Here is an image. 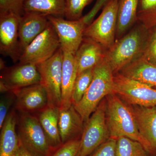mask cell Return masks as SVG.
Instances as JSON below:
<instances>
[{
  "label": "cell",
  "mask_w": 156,
  "mask_h": 156,
  "mask_svg": "<svg viewBox=\"0 0 156 156\" xmlns=\"http://www.w3.org/2000/svg\"><path fill=\"white\" fill-rule=\"evenodd\" d=\"M149 29L137 21L131 30L107 50L105 59L114 74L142 56L147 39Z\"/></svg>",
  "instance_id": "cell-1"
},
{
  "label": "cell",
  "mask_w": 156,
  "mask_h": 156,
  "mask_svg": "<svg viewBox=\"0 0 156 156\" xmlns=\"http://www.w3.org/2000/svg\"><path fill=\"white\" fill-rule=\"evenodd\" d=\"M106 100V122L110 137L117 139L126 136L138 141L146 150V143L140 133L133 108L113 93Z\"/></svg>",
  "instance_id": "cell-2"
},
{
  "label": "cell",
  "mask_w": 156,
  "mask_h": 156,
  "mask_svg": "<svg viewBox=\"0 0 156 156\" xmlns=\"http://www.w3.org/2000/svg\"><path fill=\"white\" fill-rule=\"evenodd\" d=\"M114 93V73L105 59L94 68L92 82L80 101L74 105L86 122L104 98Z\"/></svg>",
  "instance_id": "cell-3"
},
{
  "label": "cell",
  "mask_w": 156,
  "mask_h": 156,
  "mask_svg": "<svg viewBox=\"0 0 156 156\" xmlns=\"http://www.w3.org/2000/svg\"><path fill=\"white\" fill-rule=\"evenodd\" d=\"M20 142L35 156H51L55 150L51 147L37 116L20 113L17 120Z\"/></svg>",
  "instance_id": "cell-4"
},
{
  "label": "cell",
  "mask_w": 156,
  "mask_h": 156,
  "mask_svg": "<svg viewBox=\"0 0 156 156\" xmlns=\"http://www.w3.org/2000/svg\"><path fill=\"white\" fill-rule=\"evenodd\" d=\"M106 101L103 100L85 123L77 156H89L110 138L106 118Z\"/></svg>",
  "instance_id": "cell-5"
},
{
  "label": "cell",
  "mask_w": 156,
  "mask_h": 156,
  "mask_svg": "<svg viewBox=\"0 0 156 156\" xmlns=\"http://www.w3.org/2000/svg\"><path fill=\"white\" fill-rule=\"evenodd\" d=\"M119 2V0H109L99 17L84 30V37L99 43L107 50L115 42Z\"/></svg>",
  "instance_id": "cell-6"
},
{
  "label": "cell",
  "mask_w": 156,
  "mask_h": 156,
  "mask_svg": "<svg viewBox=\"0 0 156 156\" xmlns=\"http://www.w3.org/2000/svg\"><path fill=\"white\" fill-rule=\"evenodd\" d=\"M63 51L61 48L47 61L37 65L41 83L48 99V105L60 108L62 99V81Z\"/></svg>",
  "instance_id": "cell-7"
},
{
  "label": "cell",
  "mask_w": 156,
  "mask_h": 156,
  "mask_svg": "<svg viewBox=\"0 0 156 156\" xmlns=\"http://www.w3.org/2000/svg\"><path fill=\"white\" fill-rule=\"evenodd\" d=\"M114 93L130 104L142 107L156 106V89L119 73L114 74Z\"/></svg>",
  "instance_id": "cell-8"
},
{
  "label": "cell",
  "mask_w": 156,
  "mask_h": 156,
  "mask_svg": "<svg viewBox=\"0 0 156 156\" xmlns=\"http://www.w3.org/2000/svg\"><path fill=\"white\" fill-rule=\"evenodd\" d=\"M60 46L57 33L49 21L44 30L23 51L19 62L36 65L42 63L51 58Z\"/></svg>",
  "instance_id": "cell-9"
},
{
  "label": "cell",
  "mask_w": 156,
  "mask_h": 156,
  "mask_svg": "<svg viewBox=\"0 0 156 156\" xmlns=\"http://www.w3.org/2000/svg\"><path fill=\"white\" fill-rule=\"evenodd\" d=\"M41 76L37 65L20 63L2 70L0 89L2 93L40 83Z\"/></svg>",
  "instance_id": "cell-10"
},
{
  "label": "cell",
  "mask_w": 156,
  "mask_h": 156,
  "mask_svg": "<svg viewBox=\"0 0 156 156\" xmlns=\"http://www.w3.org/2000/svg\"><path fill=\"white\" fill-rule=\"evenodd\" d=\"M56 30L63 52L75 55L84 37L87 25L83 17L78 20L65 19L63 17L48 16Z\"/></svg>",
  "instance_id": "cell-11"
},
{
  "label": "cell",
  "mask_w": 156,
  "mask_h": 156,
  "mask_svg": "<svg viewBox=\"0 0 156 156\" xmlns=\"http://www.w3.org/2000/svg\"><path fill=\"white\" fill-rule=\"evenodd\" d=\"M20 17L13 13L0 14V52L14 62L19 61L21 55L18 37Z\"/></svg>",
  "instance_id": "cell-12"
},
{
  "label": "cell",
  "mask_w": 156,
  "mask_h": 156,
  "mask_svg": "<svg viewBox=\"0 0 156 156\" xmlns=\"http://www.w3.org/2000/svg\"><path fill=\"white\" fill-rule=\"evenodd\" d=\"M15 95L14 109L20 113H38L48 105L47 92L41 83L21 88L13 92Z\"/></svg>",
  "instance_id": "cell-13"
},
{
  "label": "cell",
  "mask_w": 156,
  "mask_h": 156,
  "mask_svg": "<svg viewBox=\"0 0 156 156\" xmlns=\"http://www.w3.org/2000/svg\"><path fill=\"white\" fill-rule=\"evenodd\" d=\"M49 22L47 15L38 12L25 11L20 16L18 37L21 54L31 42L44 30Z\"/></svg>",
  "instance_id": "cell-14"
},
{
  "label": "cell",
  "mask_w": 156,
  "mask_h": 156,
  "mask_svg": "<svg viewBox=\"0 0 156 156\" xmlns=\"http://www.w3.org/2000/svg\"><path fill=\"white\" fill-rule=\"evenodd\" d=\"M138 130L146 143V151L156 153V106L133 108Z\"/></svg>",
  "instance_id": "cell-15"
},
{
  "label": "cell",
  "mask_w": 156,
  "mask_h": 156,
  "mask_svg": "<svg viewBox=\"0 0 156 156\" xmlns=\"http://www.w3.org/2000/svg\"><path fill=\"white\" fill-rule=\"evenodd\" d=\"M107 50L99 43L84 37L75 57L78 74L86 70L94 68L103 61Z\"/></svg>",
  "instance_id": "cell-16"
},
{
  "label": "cell",
  "mask_w": 156,
  "mask_h": 156,
  "mask_svg": "<svg viewBox=\"0 0 156 156\" xmlns=\"http://www.w3.org/2000/svg\"><path fill=\"white\" fill-rule=\"evenodd\" d=\"M84 122L72 105L69 107L59 108L58 129L62 144L73 140L80 139Z\"/></svg>",
  "instance_id": "cell-17"
},
{
  "label": "cell",
  "mask_w": 156,
  "mask_h": 156,
  "mask_svg": "<svg viewBox=\"0 0 156 156\" xmlns=\"http://www.w3.org/2000/svg\"><path fill=\"white\" fill-rule=\"evenodd\" d=\"M118 73L153 88L156 87V66L149 62L142 56L126 66Z\"/></svg>",
  "instance_id": "cell-18"
},
{
  "label": "cell",
  "mask_w": 156,
  "mask_h": 156,
  "mask_svg": "<svg viewBox=\"0 0 156 156\" xmlns=\"http://www.w3.org/2000/svg\"><path fill=\"white\" fill-rule=\"evenodd\" d=\"M77 75V66L75 55L63 52L62 99L60 108L69 107L73 105L72 95Z\"/></svg>",
  "instance_id": "cell-19"
},
{
  "label": "cell",
  "mask_w": 156,
  "mask_h": 156,
  "mask_svg": "<svg viewBox=\"0 0 156 156\" xmlns=\"http://www.w3.org/2000/svg\"><path fill=\"white\" fill-rule=\"evenodd\" d=\"M18 116L15 109L8 114L1 128L0 156H13L20 145L18 134L16 131Z\"/></svg>",
  "instance_id": "cell-20"
},
{
  "label": "cell",
  "mask_w": 156,
  "mask_h": 156,
  "mask_svg": "<svg viewBox=\"0 0 156 156\" xmlns=\"http://www.w3.org/2000/svg\"><path fill=\"white\" fill-rule=\"evenodd\" d=\"M59 112L58 108L48 105L37 116L50 146L55 151L62 144L58 129Z\"/></svg>",
  "instance_id": "cell-21"
},
{
  "label": "cell",
  "mask_w": 156,
  "mask_h": 156,
  "mask_svg": "<svg viewBox=\"0 0 156 156\" xmlns=\"http://www.w3.org/2000/svg\"><path fill=\"white\" fill-rule=\"evenodd\" d=\"M139 1L119 0L115 41L125 36L138 21L137 12Z\"/></svg>",
  "instance_id": "cell-22"
},
{
  "label": "cell",
  "mask_w": 156,
  "mask_h": 156,
  "mask_svg": "<svg viewBox=\"0 0 156 156\" xmlns=\"http://www.w3.org/2000/svg\"><path fill=\"white\" fill-rule=\"evenodd\" d=\"M65 0H26L24 12L34 11L47 16L63 17Z\"/></svg>",
  "instance_id": "cell-23"
},
{
  "label": "cell",
  "mask_w": 156,
  "mask_h": 156,
  "mask_svg": "<svg viewBox=\"0 0 156 156\" xmlns=\"http://www.w3.org/2000/svg\"><path fill=\"white\" fill-rule=\"evenodd\" d=\"M147 153L138 141L126 136L117 139L116 156H147Z\"/></svg>",
  "instance_id": "cell-24"
},
{
  "label": "cell",
  "mask_w": 156,
  "mask_h": 156,
  "mask_svg": "<svg viewBox=\"0 0 156 156\" xmlns=\"http://www.w3.org/2000/svg\"><path fill=\"white\" fill-rule=\"evenodd\" d=\"M138 21L148 29L156 26V0H139L137 8Z\"/></svg>",
  "instance_id": "cell-25"
},
{
  "label": "cell",
  "mask_w": 156,
  "mask_h": 156,
  "mask_svg": "<svg viewBox=\"0 0 156 156\" xmlns=\"http://www.w3.org/2000/svg\"><path fill=\"white\" fill-rule=\"evenodd\" d=\"M94 68L86 70L77 75L72 95L71 101L73 105L77 104L87 92L92 82Z\"/></svg>",
  "instance_id": "cell-26"
},
{
  "label": "cell",
  "mask_w": 156,
  "mask_h": 156,
  "mask_svg": "<svg viewBox=\"0 0 156 156\" xmlns=\"http://www.w3.org/2000/svg\"><path fill=\"white\" fill-rule=\"evenodd\" d=\"M94 0H65L64 17L69 20H78L83 16L84 9Z\"/></svg>",
  "instance_id": "cell-27"
},
{
  "label": "cell",
  "mask_w": 156,
  "mask_h": 156,
  "mask_svg": "<svg viewBox=\"0 0 156 156\" xmlns=\"http://www.w3.org/2000/svg\"><path fill=\"white\" fill-rule=\"evenodd\" d=\"M143 57L156 66V26L149 29Z\"/></svg>",
  "instance_id": "cell-28"
},
{
  "label": "cell",
  "mask_w": 156,
  "mask_h": 156,
  "mask_svg": "<svg viewBox=\"0 0 156 156\" xmlns=\"http://www.w3.org/2000/svg\"><path fill=\"white\" fill-rule=\"evenodd\" d=\"M26 0H0V14L10 13L19 17L24 13L23 6Z\"/></svg>",
  "instance_id": "cell-29"
},
{
  "label": "cell",
  "mask_w": 156,
  "mask_h": 156,
  "mask_svg": "<svg viewBox=\"0 0 156 156\" xmlns=\"http://www.w3.org/2000/svg\"><path fill=\"white\" fill-rule=\"evenodd\" d=\"M15 100V95L14 92H5L1 98L0 101V129L2 127L6 117L8 115V112Z\"/></svg>",
  "instance_id": "cell-30"
},
{
  "label": "cell",
  "mask_w": 156,
  "mask_h": 156,
  "mask_svg": "<svg viewBox=\"0 0 156 156\" xmlns=\"http://www.w3.org/2000/svg\"><path fill=\"white\" fill-rule=\"evenodd\" d=\"M80 139L73 140L62 144L51 156H77Z\"/></svg>",
  "instance_id": "cell-31"
},
{
  "label": "cell",
  "mask_w": 156,
  "mask_h": 156,
  "mask_svg": "<svg viewBox=\"0 0 156 156\" xmlns=\"http://www.w3.org/2000/svg\"><path fill=\"white\" fill-rule=\"evenodd\" d=\"M117 139L110 137L89 156H116Z\"/></svg>",
  "instance_id": "cell-32"
},
{
  "label": "cell",
  "mask_w": 156,
  "mask_h": 156,
  "mask_svg": "<svg viewBox=\"0 0 156 156\" xmlns=\"http://www.w3.org/2000/svg\"><path fill=\"white\" fill-rule=\"evenodd\" d=\"M109 0H97L95 5L89 13L86 15L87 19L89 21H92L98 12L103 8Z\"/></svg>",
  "instance_id": "cell-33"
},
{
  "label": "cell",
  "mask_w": 156,
  "mask_h": 156,
  "mask_svg": "<svg viewBox=\"0 0 156 156\" xmlns=\"http://www.w3.org/2000/svg\"><path fill=\"white\" fill-rule=\"evenodd\" d=\"M13 156H35L26 149L21 143H20L19 147Z\"/></svg>",
  "instance_id": "cell-34"
},
{
  "label": "cell",
  "mask_w": 156,
  "mask_h": 156,
  "mask_svg": "<svg viewBox=\"0 0 156 156\" xmlns=\"http://www.w3.org/2000/svg\"><path fill=\"white\" fill-rule=\"evenodd\" d=\"M155 89H156V87H155Z\"/></svg>",
  "instance_id": "cell-35"
}]
</instances>
